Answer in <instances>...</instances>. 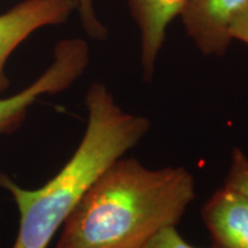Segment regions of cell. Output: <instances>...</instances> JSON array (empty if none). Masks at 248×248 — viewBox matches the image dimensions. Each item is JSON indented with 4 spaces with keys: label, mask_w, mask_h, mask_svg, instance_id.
Returning a JSON list of instances; mask_svg holds the SVG:
<instances>
[{
    "label": "cell",
    "mask_w": 248,
    "mask_h": 248,
    "mask_svg": "<svg viewBox=\"0 0 248 248\" xmlns=\"http://www.w3.org/2000/svg\"><path fill=\"white\" fill-rule=\"evenodd\" d=\"M248 0H186L181 17L187 36L207 57H223L232 42L230 27Z\"/></svg>",
    "instance_id": "5b68a950"
},
{
    "label": "cell",
    "mask_w": 248,
    "mask_h": 248,
    "mask_svg": "<svg viewBox=\"0 0 248 248\" xmlns=\"http://www.w3.org/2000/svg\"><path fill=\"white\" fill-rule=\"evenodd\" d=\"M195 188L185 167L152 169L123 155L63 223L57 248H145L163 229L177 226Z\"/></svg>",
    "instance_id": "6da1fadb"
},
{
    "label": "cell",
    "mask_w": 248,
    "mask_h": 248,
    "mask_svg": "<svg viewBox=\"0 0 248 248\" xmlns=\"http://www.w3.org/2000/svg\"><path fill=\"white\" fill-rule=\"evenodd\" d=\"M186 0H129L130 12L140 32L142 77L151 82L166 32L173 18L181 15Z\"/></svg>",
    "instance_id": "52a82bcc"
},
{
    "label": "cell",
    "mask_w": 248,
    "mask_h": 248,
    "mask_svg": "<svg viewBox=\"0 0 248 248\" xmlns=\"http://www.w3.org/2000/svg\"><path fill=\"white\" fill-rule=\"evenodd\" d=\"M78 11L77 0H24L0 15V94L9 86L8 58L35 31L61 24Z\"/></svg>",
    "instance_id": "277c9868"
},
{
    "label": "cell",
    "mask_w": 248,
    "mask_h": 248,
    "mask_svg": "<svg viewBox=\"0 0 248 248\" xmlns=\"http://www.w3.org/2000/svg\"><path fill=\"white\" fill-rule=\"evenodd\" d=\"M89 62L90 49L85 40L69 38L59 42L53 62L38 79L16 94L0 98V135L18 129L28 109L42 95L57 94L70 88L84 74Z\"/></svg>",
    "instance_id": "3957f363"
},
{
    "label": "cell",
    "mask_w": 248,
    "mask_h": 248,
    "mask_svg": "<svg viewBox=\"0 0 248 248\" xmlns=\"http://www.w3.org/2000/svg\"><path fill=\"white\" fill-rule=\"evenodd\" d=\"M203 223L215 248H248V200L218 188L202 206Z\"/></svg>",
    "instance_id": "8992f818"
},
{
    "label": "cell",
    "mask_w": 248,
    "mask_h": 248,
    "mask_svg": "<svg viewBox=\"0 0 248 248\" xmlns=\"http://www.w3.org/2000/svg\"><path fill=\"white\" fill-rule=\"evenodd\" d=\"M232 39L240 40L248 45V7L235 15L230 27Z\"/></svg>",
    "instance_id": "8fae6325"
},
{
    "label": "cell",
    "mask_w": 248,
    "mask_h": 248,
    "mask_svg": "<svg viewBox=\"0 0 248 248\" xmlns=\"http://www.w3.org/2000/svg\"><path fill=\"white\" fill-rule=\"evenodd\" d=\"M88 124L75 153L45 185L27 190L0 172V187L12 195L20 223L12 248H47L89 188L151 128L150 120L125 111L102 83L85 95Z\"/></svg>",
    "instance_id": "7a4b0ae2"
},
{
    "label": "cell",
    "mask_w": 248,
    "mask_h": 248,
    "mask_svg": "<svg viewBox=\"0 0 248 248\" xmlns=\"http://www.w3.org/2000/svg\"><path fill=\"white\" fill-rule=\"evenodd\" d=\"M145 248H197L182 237L177 226H169L160 231Z\"/></svg>",
    "instance_id": "30bf717a"
},
{
    "label": "cell",
    "mask_w": 248,
    "mask_h": 248,
    "mask_svg": "<svg viewBox=\"0 0 248 248\" xmlns=\"http://www.w3.org/2000/svg\"><path fill=\"white\" fill-rule=\"evenodd\" d=\"M0 216H1V213H0Z\"/></svg>",
    "instance_id": "7c38bea8"
},
{
    "label": "cell",
    "mask_w": 248,
    "mask_h": 248,
    "mask_svg": "<svg viewBox=\"0 0 248 248\" xmlns=\"http://www.w3.org/2000/svg\"><path fill=\"white\" fill-rule=\"evenodd\" d=\"M223 187L248 200V157L240 148L234 147L232 150L230 166Z\"/></svg>",
    "instance_id": "ba28073f"
},
{
    "label": "cell",
    "mask_w": 248,
    "mask_h": 248,
    "mask_svg": "<svg viewBox=\"0 0 248 248\" xmlns=\"http://www.w3.org/2000/svg\"><path fill=\"white\" fill-rule=\"evenodd\" d=\"M78 13L85 32L94 39H105L107 37V28L102 24L95 14L93 0H77Z\"/></svg>",
    "instance_id": "9c48e42d"
}]
</instances>
